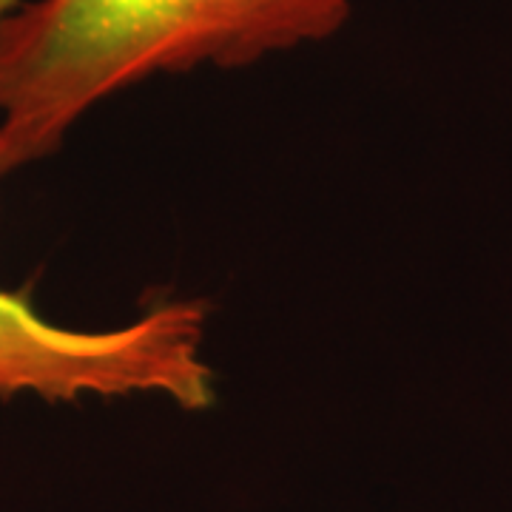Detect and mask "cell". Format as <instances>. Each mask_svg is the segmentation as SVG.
Here are the masks:
<instances>
[{"instance_id": "6da1fadb", "label": "cell", "mask_w": 512, "mask_h": 512, "mask_svg": "<svg viewBox=\"0 0 512 512\" xmlns=\"http://www.w3.org/2000/svg\"><path fill=\"white\" fill-rule=\"evenodd\" d=\"M348 18L350 0H18L0 15V180L143 80L251 66Z\"/></svg>"}, {"instance_id": "7a4b0ae2", "label": "cell", "mask_w": 512, "mask_h": 512, "mask_svg": "<svg viewBox=\"0 0 512 512\" xmlns=\"http://www.w3.org/2000/svg\"><path fill=\"white\" fill-rule=\"evenodd\" d=\"M15 3L0 0V15ZM205 328L208 313L194 299L160 302L117 328L74 330L49 322L26 296L0 291V396H157L205 410L214 402Z\"/></svg>"}]
</instances>
